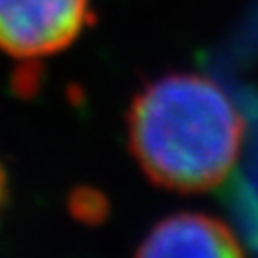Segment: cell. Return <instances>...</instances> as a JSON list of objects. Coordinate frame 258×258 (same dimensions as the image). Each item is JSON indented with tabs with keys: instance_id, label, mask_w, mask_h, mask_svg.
I'll return each instance as SVG.
<instances>
[{
	"instance_id": "4",
	"label": "cell",
	"mask_w": 258,
	"mask_h": 258,
	"mask_svg": "<svg viewBox=\"0 0 258 258\" xmlns=\"http://www.w3.org/2000/svg\"><path fill=\"white\" fill-rule=\"evenodd\" d=\"M69 213L74 220H78L80 224H101L106 220V215L110 211L108 198L103 196L99 189L93 187H78L69 194Z\"/></svg>"
},
{
	"instance_id": "1",
	"label": "cell",
	"mask_w": 258,
	"mask_h": 258,
	"mask_svg": "<svg viewBox=\"0 0 258 258\" xmlns=\"http://www.w3.org/2000/svg\"><path fill=\"white\" fill-rule=\"evenodd\" d=\"M245 123L213 80L166 74L134 95L127 142L151 183L179 194L211 191L232 172Z\"/></svg>"
},
{
	"instance_id": "2",
	"label": "cell",
	"mask_w": 258,
	"mask_h": 258,
	"mask_svg": "<svg viewBox=\"0 0 258 258\" xmlns=\"http://www.w3.org/2000/svg\"><path fill=\"white\" fill-rule=\"evenodd\" d=\"M93 24L91 0H0V50L37 60L58 54Z\"/></svg>"
},
{
	"instance_id": "3",
	"label": "cell",
	"mask_w": 258,
	"mask_h": 258,
	"mask_svg": "<svg viewBox=\"0 0 258 258\" xmlns=\"http://www.w3.org/2000/svg\"><path fill=\"white\" fill-rule=\"evenodd\" d=\"M136 258H245L239 239L222 220L205 213H174L159 220Z\"/></svg>"
},
{
	"instance_id": "5",
	"label": "cell",
	"mask_w": 258,
	"mask_h": 258,
	"mask_svg": "<svg viewBox=\"0 0 258 258\" xmlns=\"http://www.w3.org/2000/svg\"><path fill=\"white\" fill-rule=\"evenodd\" d=\"M5 198H7V174L3 170V166H0V209L5 205Z\"/></svg>"
}]
</instances>
